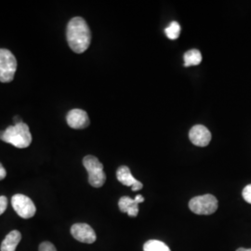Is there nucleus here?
I'll list each match as a JSON object with an SVG mask.
<instances>
[{
  "mask_svg": "<svg viewBox=\"0 0 251 251\" xmlns=\"http://www.w3.org/2000/svg\"><path fill=\"white\" fill-rule=\"evenodd\" d=\"M71 234L81 243L92 244L97 239L94 230L87 224H75L71 227Z\"/></svg>",
  "mask_w": 251,
  "mask_h": 251,
  "instance_id": "7",
  "label": "nucleus"
},
{
  "mask_svg": "<svg viewBox=\"0 0 251 251\" xmlns=\"http://www.w3.org/2000/svg\"><path fill=\"white\" fill-rule=\"evenodd\" d=\"M67 124L75 129H83L90 126V118L84 110L73 109L66 117Z\"/></svg>",
  "mask_w": 251,
  "mask_h": 251,
  "instance_id": "9",
  "label": "nucleus"
},
{
  "mask_svg": "<svg viewBox=\"0 0 251 251\" xmlns=\"http://www.w3.org/2000/svg\"><path fill=\"white\" fill-rule=\"evenodd\" d=\"M236 251H251V249H243V248H240V249H238Z\"/></svg>",
  "mask_w": 251,
  "mask_h": 251,
  "instance_id": "20",
  "label": "nucleus"
},
{
  "mask_svg": "<svg viewBox=\"0 0 251 251\" xmlns=\"http://www.w3.org/2000/svg\"><path fill=\"white\" fill-rule=\"evenodd\" d=\"M21 240H22V233H20L17 230H13L9 234H7V236L3 240V242L1 244L0 251H16V248H17V246H18V244Z\"/></svg>",
  "mask_w": 251,
  "mask_h": 251,
  "instance_id": "12",
  "label": "nucleus"
},
{
  "mask_svg": "<svg viewBox=\"0 0 251 251\" xmlns=\"http://www.w3.org/2000/svg\"><path fill=\"white\" fill-rule=\"evenodd\" d=\"M17 69V61L13 54L6 49H0V82L13 80Z\"/></svg>",
  "mask_w": 251,
  "mask_h": 251,
  "instance_id": "5",
  "label": "nucleus"
},
{
  "mask_svg": "<svg viewBox=\"0 0 251 251\" xmlns=\"http://www.w3.org/2000/svg\"><path fill=\"white\" fill-rule=\"evenodd\" d=\"M184 66L185 67H190V66H195L198 65L202 62V54L198 50H191L184 54Z\"/></svg>",
  "mask_w": 251,
  "mask_h": 251,
  "instance_id": "13",
  "label": "nucleus"
},
{
  "mask_svg": "<svg viewBox=\"0 0 251 251\" xmlns=\"http://www.w3.org/2000/svg\"><path fill=\"white\" fill-rule=\"evenodd\" d=\"M144 251H171L165 243L158 240H149L144 244Z\"/></svg>",
  "mask_w": 251,
  "mask_h": 251,
  "instance_id": "14",
  "label": "nucleus"
},
{
  "mask_svg": "<svg viewBox=\"0 0 251 251\" xmlns=\"http://www.w3.org/2000/svg\"><path fill=\"white\" fill-rule=\"evenodd\" d=\"M144 201V198L141 195H138L134 199L128 197H123L120 198L118 206L122 212L126 213L129 217H137L139 213V204L143 203Z\"/></svg>",
  "mask_w": 251,
  "mask_h": 251,
  "instance_id": "10",
  "label": "nucleus"
},
{
  "mask_svg": "<svg viewBox=\"0 0 251 251\" xmlns=\"http://www.w3.org/2000/svg\"><path fill=\"white\" fill-rule=\"evenodd\" d=\"M39 251H57L53 244L50 242H43L39 246Z\"/></svg>",
  "mask_w": 251,
  "mask_h": 251,
  "instance_id": "17",
  "label": "nucleus"
},
{
  "mask_svg": "<svg viewBox=\"0 0 251 251\" xmlns=\"http://www.w3.org/2000/svg\"><path fill=\"white\" fill-rule=\"evenodd\" d=\"M243 198L246 202L251 204V184L247 185L242 192Z\"/></svg>",
  "mask_w": 251,
  "mask_h": 251,
  "instance_id": "16",
  "label": "nucleus"
},
{
  "mask_svg": "<svg viewBox=\"0 0 251 251\" xmlns=\"http://www.w3.org/2000/svg\"><path fill=\"white\" fill-rule=\"evenodd\" d=\"M6 176H7V171L4 169V167L2 166V164L0 163V180L5 179Z\"/></svg>",
  "mask_w": 251,
  "mask_h": 251,
  "instance_id": "19",
  "label": "nucleus"
},
{
  "mask_svg": "<svg viewBox=\"0 0 251 251\" xmlns=\"http://www.w3.org/2000/svg\"><path fill=\"white\" fill-rule=\"evenodd\" d=\"M166 36H168L171 40L177 39L180 34V25L177 22H172L170 25L165 29Z\"/></svg>",
  "mask_w": 251,
  "mask_h": 251,
  "instance_id": "15",
  "label": "nucleus"
},
{
  "mask_svg": "<svg viewBox=\"0 0 251 251\" xmlns=\"http://www.w3.org/2000/svg\"><path fill=\"white\" fill-rule=\"evenodd\" d=\"M66 36L68 45L75 53H83L90 47L91 41L90 27L81 17H75L70 20L67 25Z\"/></svg>",
  "mask_w": 251,
  "mask_h": 251,
  "instance_id": "1",
  "label": "nucleus"
},
{
  "mask_svg": "<svg viewBox=\"0 0 251 251\" xmlns=\"http://www.w3.org/2000/svg\"><path fill=\"white\" fill-rule=\"evenodd\" d=\"M8 207V199L6 197H0V215H2Z\"/></svg>",
  "mask_w": 251,
  "mask_h": 251,
  "instance_id": "18",
  "label": "nucleus"
},
{
  "mask_svg": "<svg viewBox=\"0 0 251 251\" xmlns=\"http://www.w3.org/2000/svg\"><path fill=\"white\" fill-rule=\"evenodd\" d=\"M191 143L199 147H205L211 141V133L205 126H194L189 132Z\"/></svg>",
  "mask_w": 251,
  "mask_h": 251,
  "instance_id": "8",
  "label": "nucleus"
},
{
  "mask_svg": "<svg viewBox=\"0 0 251 251\" xmlns=\"http://www.w3.org/2000/svg\"><path fill=\"white\" fill-rule=\"evenodd\" d=\"M189 207L195 214L211 215L218 209V200L212 195L199 196L190 200Z\"/></svg>",
  "mask_w": 251,
  "mask_h": 251,
  "instance_id": "4",
  "label": "nucleus"
},
{
  "mask_svg": "<svg viewBox=\"0 0 251 251\" xmlns=\"http://www.w3.org/2000/svg\"><path fill=\"white\" fill-rule=\"evenodd\" d=\"M117 178L119 182L126 186H130L134 192H137L144 187L141 181L135 179L130 172V170L126 166H122L117 170Z\"/></svg>",
  "mask_w": 251,
  "mask_h": 251,
  "instance_id": "11",
  "label": "nucleus"
},
{
  "mask_svg": "<svg viewBox=\"0 0 251 251\" xmlns=\"http://www.w3.org/2000/svg\"><path fill=\"white\" fill-rule=\"evenodd\" d=\"M0 140L17 148H26L32 143V135L29 126L22 122L9 126L6 130L0 131Z\"/></svg>",
  "mask_w": 251,
  "mask_h": 251,
  "instance_id": "2",
  "label": "nucleus"
},
{
  "mask_svg": "<svg viewBox=\"0 0 251 251\" xmlns=\"http://www.w3.org/2000/svg\"><path fill=\"white\" fill-rule=\"evenodd\" d=\"M83 165L89 173L90 185L95 188L101 187L106 180V175L103 171V165L99 159L93 155H87L83 159Z\"/></svg>",
  "mask_w": 251,
  "mask_h": 251,
  "instance_id": "3",
  "label": "nucleus"
},
{
  "mask_svg": "<svg viewBox=\"0 0 251 251\" xmlns=\"http://www.w3.org/2000/svg\"><path fill=\"white\" fill-rule=\"evenodd\" d=\"M11 205L16 213L23 219H30L36 212V206L30 198L25 195H15L11 198Z\"/></svg>",
  "mask_w": 251,
  "mask_h": 251,
  "instance_id": "6",
  "label": "nucleus"
}]
</instances>
